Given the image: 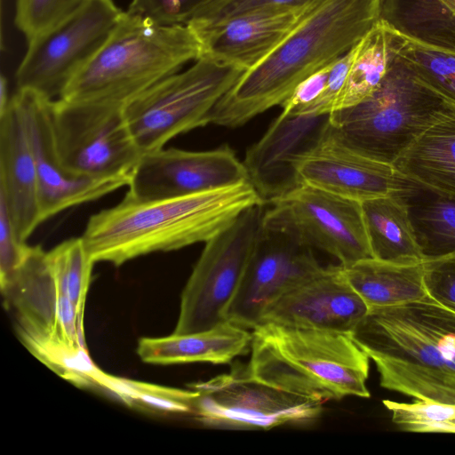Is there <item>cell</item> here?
Listing matches in <instances>:
<instances>
[{
	"label": "cell",
	"mask_w": 455,
	"mask_h": 455,
	"mask_svg": "<svg viewBox=\"0 0 455 455\" xmlns=\"http://www.w3.org/2000/svg\"><path fill=\"white\" fill-rule=\"evenodd\" d=\"M384 0H323L276 48L243 72L218 101L211 123L238 127L282 105L313 73L355 46L380 19Z\"/></svg>",
	"instance_id": "6da1fadb"
},
{
	"label": "cell",
	"mask_w": 455,
	"mask_h": 455,
	"mask_svg": "<svg viewBox=\"0 0 455 455\" xmlns=\"http://www.w3.org/2000/svg\"><path fill=\"white\" fill-rule=\"evenodd\" d=\"M264 204L249 181L176 197L125 195L92 215L81 238L94 264L120 266L146 254L205 243L245 210Z\"/></svg>",
	"instance_id": "7a4b0ae2"
},
{
	"label": "cell",
	"mask_w": 455,
	"mask_h": 455,
	"mask_svg": "<svg viewBox=\"0 0 455 455\" xmlns=\"http://www.w3.org/2000/svg\"><path fill=\"white\" fill-rule=\"evenodd\" d=\"M383 388L455 405V312L429 296L371 308L349 334Z\"/></svg>",
	"instance_id": "3957f363"
},
{
	"label": "cell",
	"mask_w": 455,
	"mask_h": 455,
	"mask_svg": "<svg viewBox=\"0 0 455 455\" xmlns=\"http://www.w3.org/2000/svg\"><path fill=\"white\" fill-rule=\"evenodd\" d=\"M245 373L283 391L320 400L369 398L370 358L347 334L263 323L252 329Z\"/></svg>",
	"instance_id": "277c9868"
},
{
	"label": "cell",
	"mask_w": 455,
	"mask_h": 455,
	"mask_svg": "<svg viewBox=\"0 0 455 455\" xmlns=\"http://www.w3.org/2000/svg\"><path fill=\"white\" fill-rule=\"evenodd\" d=\"M201 55V43L187 25H157L124 12L107 43L60 98L124 107Z\"/></svg>",
	"instance_id": "5b68a950"
},
{
	"label": "cell",
	"mask_w": 455,
	"mask_h": 455,
	"mask_svg": "<svg viewBox=\"0 0 455 455\" xmlns=\"http://www.w3.org/2000/svg\"><path fill=\"white\" fill-rule=\"evenodd\" d=\"M453 106L395 57L385 79L369 98L354 107L331 113L329 119L350 148L374 160L393 164Z\"/></svg>",
	"instance_id": "8992f818"
},
{
	"label": "cell",
	"mask_w": 455,
	"mask_h": 455,
	"mask_svg": "<svg viewBox=\"0 0 455 455\" xmlns=\"http://www.w3.org/2000/svg\"><path fill=\"white\" fill-rule=\"evenodd\" d=\"M243 72L200 57L185 71L162 79L126 104L125 119L142 155L211 123L215 105Z\"/></svg>",
	"instance_id": "52a82bcc"
},
{
	"label": "cell",
	"mask_w": 455,
	"mask_h": 455,
	"mask_svg": "<svg viewBox=\"0 0 455 455\" xmlns=\"http://www.w3.org/2000/svg\"><path fill=\"white\" fill-rule=\"evenodd\" d=\"M124 107L49 100L55 150L64 167L86 179L128 178L142 153L129 130Z\"/></svg>",
	"instance_id": "ba28073f"
},
{
	"label": "cell",
	"mask_w": 455,
	"mask_h": 455,
	"mask_svg": "<svg viewBox=\"0 0 455 455\" xmlns=\"http://www.w3.org/2000/svg\"><path fill=\"white\" fill-rule=\"evenodd\" d=\"M263 205L245 210L205 242L181 294L173 333L206 331L226 322L262 228Z\"/></svg>",
	"instance_id": "9c48e42d"
},
{
	"label": "cell",
	"mask_w": 455,
	"mask_h": 455,
	"mask_svg": "<svg viewBox=\"0 0 455 455\" xmlns=\"http://www.w3.org/2000/svg\"><path fill=\"white\" fill-rule=\"evenodd\" d=\"M124 14L113 0H88L68 20L28 43L16 72L17 89L59 99L107 43Z\"/></svg>",
	"instance_id": "30bf717a"
},
{
	"label": "cell",
	"mask_w": 455,
	"mask_h": 455,
	"mask_svg": "<svg viewBox=\"0 0 455 455\" xmlns=\"http://www.w3.org/2000/svg\"><path fill=\"white\" fill-rule=\"evenodd\" d=\"M269 204L263 226L296 235L343 267L373 258L361 202L302 184Z\"/></svg>",
	"instance_id": "8fae6325"
},
{
	"label": "cell",
	"mask_w": 455,
	"mask_h": 455,
	"mask_svg": "<svg viewBox=\"0 0 455 455\" xmlns=\"http://www.w3.org/2000/svg\"><path fill=\"white\" fill-rule=\"evenodd\" d=\"M199 395L194 407L205 425L270 429L315 419L323 402L291 394L249 377L244 369L221 374L190 386Z\"/></svg>",
	"instance_id": "7c38bea8"
},
{
	"label": "cell",
	"mask_w": 455,
	"mask_h": 455,
	"mask_svg": "<svg viewBox=\"0 0 455 455\" xmlns=\"http://www.w3.org/2000/svg\"><path fill=\"white\" fill-rule=\"evenodd\" d=\"M323 267L313 248L299 236L262 224L226 320L245 329H254L274 300Z\"/></svg>",
	"instance_id": "4fadbf2b"
},
{
	"label": "cell",
	"mask_w": 455,
	"mask_h": 455,
	"mask_svg": "<svg viewBox=\"0 0 455 455\" xmlns=\"http://www.w3.org/2000/svg\"><path fill=\"white\" fill-rule=\"evenodd\" d=\"M245 181L243 163L227 145L206 151L163 148L141 156L125 195L137 199L176 197Z\"/></svg>",
	"instance_id": "5bb4252c"
},
{
	"label": "cell",
	"mask_w": 455,
	"mask_h": 455,
	"mask_svg": "<svg viewBox=\"0 0 455 455\" xmlns=\"http://www.w3.org/2000/svg\"><path fill=\"white\" fill-rule=\"evenodd\" d=\"M298 171L302 184L361 203L387 196L406 197L419 188L393 164L350 148L331 124L318 145L302 159Z\"/></svg>",
	"instance_id": "9a60e30c"
},
{
	"label": "cell",
	"mask_w": 455,
	"mask_h": 455,
	"mask_svg": "<svg viewBox=\"0 0 455 455\" xmlns=\"http://www.w3.org/2000/svg\"><path fill=\"white\" fill-rule=\"evenodd\" d=\"M13 97L23 116L36 163L43 222L68 208L128 187V178L92 180L68 172L54 148L49 118L50 100L26 89H17Z\"/></svg>",
	"instance_id": "2e32d148"
},
{
	"label": "cell",
	"mask_w": 455,
	"mask_h": 455,
	"mask_svg": "<svg viewBox=\"0 0 455 455\" xmlns=\"http://www.w3.org/2000/svg\"><path fill=\"white\" fill-rule=\"evenodd\" d=\"M329 115L282 112L247 149L243 163L248 180L265 204L302 185L299 166L323 137L330 125Z\"/></svg>",
	"instance_id": "e0dca14e"
},
{
	"label": "cell",
	"mask_w": 455,
	"mask_h": 455,
	"mask_svg": "<svg viewBox=\"0 0 455 455\" xmlns=\"http://www.w3.org/2000/svg\"><path fill=\"white\" fill-rule=\"evenodd\" d=\"M369 310L347 279L343 267L329 266L274 300L259 324L272 323L349 335Z\"/></svg>",
	"instance_id": "ac0fdd59"
},
{
	"label": "cell",
	"mask_w": 455,
	"mask_h": 455,
	"mask_svg": "<svg viewBox=\"0 0 455 455\" xmlns=\"http://www.w3.org/2000/svg\"><path fill=\"white\" fill-rule=\"evenodd\" d=\"M0 199L7 208L18 238L26 243L43 221L36 163L13 95L0 114Z\"/></svg>",
	"instance_id": "d6986e66"
},
{
	"label": "cell",
	"mask_w": 455,
	"mask_h": 455,
	"mask_svg": "<svg viewBox=\"0 0 455 455\" xmlns=\"http://www.w3.org/2000/svg\"><path fill=\"white\" fill-rule=\"evenodd\" d=\"M312 9L240 15L193 32L201 43V57L245 72L267 57Z\"/></svg>",
	"instance_id": "ffe728a7"
},
{
	"label": "cell",
	"mask_w": 455,
	"mask_h": 455,
	"mask_svg": "<svg viewBox=\"0 0 455 455\" xmlns=\"http://www.w3.org/2000/svg\"><path fill=\"white\" fill-rule=\"evenodd\" d=\"M248 329L224 322L214 328L162 338H142L137 346L140 358L148 363H228L251 347Z\"/></svg>",
	"instance_id": "44dd1931"
},
{
	"label": "cell",
	"mask_w": 455,
	"mask_h": 455,
	"mask_svg": "<svg viewBox=\"0 0 455 455\" xmlns=\"http://www.w3.org/2000/svg\"><path fill=\"white\" fill-rule=\"evenodd\" d=\"M393 165L419 187L455 199V106L443 113Z\"/></svg>",
	"instance_id": "7402d4cb"
},
{
	"label": "cell",
	"mask_w": 455,
	"mask_h": 455,
	"mask_svg": "<svg viewBox=\"0 0 455 455\" xmlns=\"http://www.w3.org/2000/svg\"><path fill=\"white\" fill-rule=\"evenodd\" d=\"M423 262L396 264L369 258L342 267L349 283L371 309L407 304L428 297Z\"/></svg>",
	"instance_id": "603a6c76"
},
{
	"label": "cell",
	"mask_w": 455,
	"mask_h": 455,
	"mask_svg": "<svg viewBox=\"0 0 455 455\" xmlns=\"http://www.w3.org/2000/svg\"><path fill=\"white\" fill-rule=\"evenodd\" d=\"M362 209L373 258L396 264L425 260L405 197L387 196L369 199L362 202Z\"/></svg>",
	"instance_id": "cb8c5ba5"
},
{
	"label": "cell",
	"mask_w": 455,
	"mask_h": 455,
	"mask_svg": "<svg viewBox=\"0 0 455 455\" xmlns=\"http://www.w3.org/2000/svg\"><path fill=\"white\" fill-rule=\"evenodd\" d=\"M394 36L395 28L379 19L355 45L354 58L332 112L359 104L379 87L394 62Z\"/></svg>",
	"instance_id": "d4e9b609"
},
{
	"label": "cell",
	"mask_w": 455,
	"mask_h": 455,
	"mask_svg": "<svg viewBox=\"0 0 455 455\" xmlns=\"http://www.w3.org/2000/svg\"><path fill=\"white\" fill-rule=\"evenodd\" d=\"M380 19L407 36L455 49V0H384Z\"/></svg>",
	"instance_id": "484cf974"
},
{
	"label": "cell",
	"mask_w": 455,
	"mask_h": 455,
	"mask_svg": "<svg viewBox=\"0 0 455 455\" xmlns=\"http://www.w3.org/2000/svg\"><path fill=\"white\" fill-rule=\"evenodd\" d=\"M405 199L425 259L454 252L455 199L421 187Z\"/></svg>",
	"instance_id": "4316f807"
},
{
	"label": "cell",
	"mask_w": 455,
	"mask_h": 455,
	"mask_svg": "<svg viewBox=\"0 0 455 455\" xmlns=\"http://www.w3.org/2000/svg\"><path fill=\"white\" fill-rule=\"evenodd\" d=\"M394 53L420 82L455 105V49L427 44L395 29Z\"/></svg>",
	"instance_id": "83f0119b"
},
{
	"label": "cell",
	"mask_w": 455,
	"mask_h": 455,
	"mask_svg": "<svg viewBox=\"0 0 455 455\" xmlns=\"http://www.w3.org/2000/svg\"><path fill=\"white\" fill-rule=\"evenodd\" d=\"M47 257L57 281L64 286L79 315L84 317L86 295L94 262L81 237L63 241Z\"/></svg>",
	"instance_id": "f1b7e54d"
},
{
	"label": "cell",
	"mask_w": 455,
	"mask_h": 455,
	"mask_svg": "<svg viewBox=\"0 0 455 455\" xmlns=\"http://www.w3.org/2000/svg\"><path fill=\"white\" fill-rule=\"evenodd\" d=\"M105 387L117 395L127 404H138L171 413L193 412L199 395L192 388L177 389L109 375Z\"/></svg>",
	"instance_id": "f546056e"
},
{
	"label": "cell",
	"mask_w": 455,
	"mask_h": 455,
	"mask_svg": "<svg viewBox=\"0 0 455 455\" xmlns=\"http://www.w3.org/2000/svg\"><path fill=\"white\" fill-rule=\"evenodd\" d=\"M392 421L402 430L417 433H454L455 405L429 399L411 403L384 400Z\"/></svg>",
	"instance_id": "4dcf8cb0"
},
{
	"label": "cell",
	"mask_w": 455,
	"mask_h": 455,
	"mask_svg": "<svg viewBox=\"0 0 455 455\" xmlns=\"http://www.w3.org/2000/svg\"><path fill=\"white\" fill-rule=\"evenodd\" d=\"M321 1L323 0H212L187 26L196 31L240 15L307 11Z\"/></svg>",
	"instance_id": "1f68e13d"
},
{
	"label": "cell",
	"mask_w": 455,
	"mask_h": 455,
	"mask_svg": "<svg viewBox=\"0 0 455 455\" xmlns=\"http://www.w3.org/2000/svg\"><path fill=\"white\" fill-rule=\"evenodd\" d=\"M88 0H17L15 24L28 43L57 27Z\"/></svg>",
	"instance_id": "d6a6232c"
},
{
	"label": "cell",
	"mask_w": 455,
	"mask_h": 455,
	"mask_svg": "<svg viewBox=\"0 0 455 455\" xmlns=\"http://www.w3.org/2000/svg\"><path fill=\"white\" fill-rule=\"evenodd\" d=\"M212 0H132L127 13L162 26L187 25Z\"/></svg>",
	"instance_id": "836d02e7"
},
{
	"label": "cell",
	"mask_w": 455,
	"mask_h": 455,
	"mask_svg": "<svg viewBox=\"0 0 455 455\" xmlns=\"http://www.w3.org/2000/svg\"><path fill=\"white\" fill-rule=\"evenodd\" d=\"M423 265L427 295L455 312V251L427 259Z\"/></svg>",
	"instance_id": "e575fe53"
},
{
	"label": "cell",
	"mask_w": 455,
	"mask_h": 455,
	"mask_svg": "<svg viewBox=\"0 0 455 455\" xmlns=\"http://www.w3.org/2000/svg\"><path fill=\"white\" fill-rule=\"evenodd\" d=\"M29 247L18 238L7 208L0 199V284L20 267Z\"/></svg>",
	"instance_id": "d590c367"
},
{
	"label": "cell",
	"mask_w": 455,
	"mask_h": 455,
	"mask_svg": "<svg viewBox=\"0 0 455 455\" xmlns=\"http://www.w3.org/2000/svg\"><path fill=\"white\" fill-rule=\"evenodd\" d=\"M354 54L355 46L330 65L327 84L321 97L299 115L322 116L332 112L334 102L346 82Z\"/></svg>",
	"instance_id": "8d00e7d4"
},
{
	"label": "cell",
	"mask_w": 455,
	"mask_h": 455,
	"mask_svg": "<svg viewBox=\"0 0 455 455\" xmlns=\"http://www.w3.org/2000/svg\"><path fill=\"white\" fill-rule=\"evenodd\" d=\"M331 64L313 73L298 84L281 105L283 113L299 115L321 97L327 84Z\"/></svg>",
	"instance_id": "74e56055"
},
{
	"label": "cell",
	"mask_w": 455,
	"mask_h": 455,
	"mask_svg": "<svg viewBox=\"0 0 455 455\" xmlns=\"http://www.w3.org/2000/svg\"><path fill=\"white\" fill-rule=\"evenodd\" d=\"M10 100L7 79L2 75L0 79V114L7 108Z\"/></svg>",
	"instance_id": "f35d334b"
}]
</instances>
